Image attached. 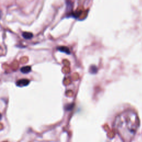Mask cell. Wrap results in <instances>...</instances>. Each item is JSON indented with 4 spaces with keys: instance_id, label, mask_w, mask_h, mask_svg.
Instances as JSON below:
<instances>
[{
    "instance_id": "1",
    "label": "cell",
    "mask_w": 142,
    "mask_h": 142,
    "mask_svg": "<svg viewBox=\"0 0 142 142\" xmlns=\"http://www.w3.org/2000/svg\"><path fill=\"white\" fill-rule=\"evenodd\" d=\"M140 125L137 113L131 109L121 112L115 117L113 127L124 142H131Z\"/></svg>"
},
{
    "instance_id": "2",
    "label": "cell",
    "mask_w": 142,
    "mask_h": 142,
    "mask_svg": "<svg viewBox=\"0 0 142 142\" xmlns=\"http://www.w3.org/2000/svg\"><path fill=\"white\" fill-rule=\"evenodd\" d=\"M29 83H30V80H27V79H21V80H17L16 82V85L18 87H23L27 86V85H29Z\"/></svg>"
},
{
    "instance_id": "3",
    "label": "cell",
    "mask_w": 142,
    "mask_h": 142,
    "mask_svg": "<svg viewBox=\"0 0 142 142\" xmlns=\"http://www.w3.org/2000/svg\"><path fill=\"white\" fill-rule=\"evenodd\" d=\"M22 37L24 39L26 40H29L31 39L33 37V33L31 32H24L22 33Z\"/></svg>"
},
{
    "instance_id": "4",
    "label": "cell",
    "mask_w": 142,
    "mask_h": 142,
    "mask_svg": "<svg viewBox=\"0 0 142 142\" xmlns=\"http://www.w3.org/2000/svg\"><path fill=\"white\" fill-rule=\"evenodd\" d=\"M21 72L24 74L28 73L31 71V66H24L21 68Z\"/></svg>"
},
{
    "instance_id": "5",
    "label": "cell",
    "mask_w": 142,
    "mask_h": 142,
    "mask_svg": "<svg viewBox=\"0 0 142 142\" xmlns=\"http://www.w3.org/2000/svg\"><path fill=\"white\" fill-rule=\"evenodd\" d=\"M57 50L60 51L61 52H65V53H69V49L67 48L66 47H59L57 48Z\"/></svg>"
},
{
    "instance_id": "6",
    "label": "cell",
    "mask_w": 142,
    "mask_h": 142,
    "mask_svg": "<svg viewBox=\"0 0 142 142\" xmlns=\"http://www.w3.org/2000/svg\"><path fill=\"white\" fill-rule=\"evenodd\" d=\"M2 114L1 113H0V120H1L2 119Z\"/></svg>"
}]
</instances>
